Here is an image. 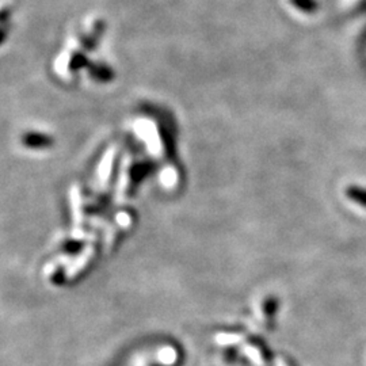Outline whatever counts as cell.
<instances>
[{"label": "cell", "mask_w": 366, "mask_h": 366, "mask_svg": "<svg viewBox=\"0 0 366 366\" xmlns=\"http://www.w3.org/2000/svg\"><path fill=\"white\" fill-rule=\"evenodd\" d=\"M278 309V298L268 295L261 298L255 307V319L265 330H272L274 325L275 315Z\"/></svg>", "instance_id": "3"}, {"label": "cell", "mask_w": 366, "mask_h": 366, "mask_svg": "<svg viewBox=\"0 0 366 366\" xmlns=\"http://www.w3.org/2000/svg\"><path fill=\"white\" fill-rule=\"evenodd\" d=\"M242 353V356L250 361L254 366H266L270 361V353L268 347L262 344L261 341L246 338V341L237 347Z\"/></svg>", "instance_id": "2"}, {"label": "cell", "mask_w": 366, "mask_h": 366, "mask_svg": "<svg viewBox=\"0 0 366 366\" xmlns=\"http://www.w3.org/2000/svg\"><path fill=\"white\" fill-rule=\"evenodd\" d=\"M181 361V351L173 344H164L140 351L125 366H177Z\"/></svg>", "instance_id": "1"}]
</instances>
